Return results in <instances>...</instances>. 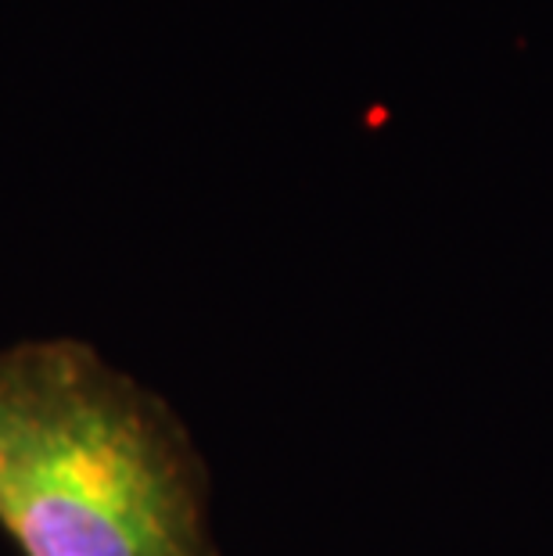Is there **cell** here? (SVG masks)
Listing matches in <instances>:
<instances>
[{"label": "cell", "instance_id": "1", "mask_svg": "<svg viewBox=\"0 0 553 556\" xmlns=\"http://www.w3.org/2000/svg\"><path fill=\"white\" fill-rule=\"evenodd\" d=\"M0 531L22 556H219L191 431L79 338L0 349Z\"/></svg>", "mask_w": 553, "mask_h": 556}]
</instances>
